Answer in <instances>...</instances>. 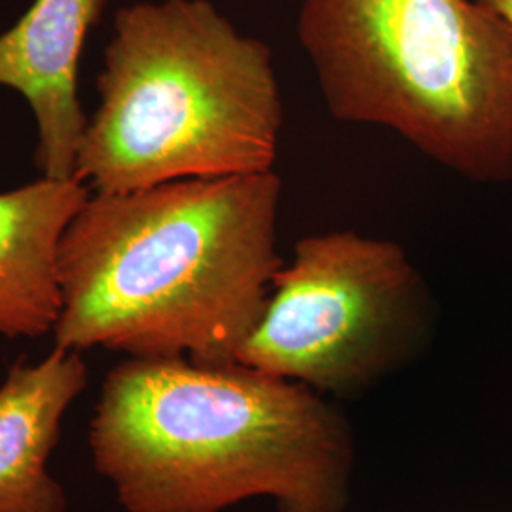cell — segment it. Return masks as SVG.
I'll use <instances>...</instances> for the list:
<instances>
[{"label":"cell","mask_w":512,"mask_h":512,"mask_svg":"<svg viewBox=\"0 0 512 512\" xmlns=\"http://www.w3.org/2000/svg\"><path fill=\"white\" fill-rule=\"evenodd\" d=\"M336 120L391 129L475 183L512 181V27L480 0H304Z\"/></svg>","instance_id":"4"},{"label":"cell","mask_w":512,"mask_h":512,"mask_svg":"<svg viewBox=\"0 0 512 512\" xmlns=\"http://www.w3.org/2000/svg\"><path fill=\"white\" fill-rule=\"evenodd\" d=\"M105 6L107 0H35L0 35V86L23 95L35 114L42 177L76 179L90 120L78 99V65Z\"/></svg>","instance_id":"6"},{"label":"cell","mask_w":512,"mask_h":512,"mask_svg":"<svg viewBox=\"0 0 512 512\" xmlns=\"http://www.w3.org/2000/svg\"><path fill=\"white\" fill-rule=\"evenodd\" d=\"M480 2L494 8L495 12H499L503 18L507 19L512 27V0H480Z\"/></svg>","instance_id":"9"},{"label":"cell","mask_w":512,"mask_h":512,"mask_svg":"<svg viewBox=\"0 0 512 512\" xmlns=\"http://www.w3.org/2000/svg\"><path fill=\"white\" fill-rule=\"evenodd\" d=\"M86 384L82 351L61 346L8 370L0 384V512H67V495L48 463Z\"/></svg>","instance_id":"7"},{"label":"cell","mask_w":512,"mask_h":512,"mask_svg":"<svg viewBox=\"0 0 512 512\" xmlns=\"http://www.w3.org/2000/svg\"><path fill=\"white\" fill-rule=\"evenodd\" d=\"M97 473L128 512H344L355 437L325 395L241 363L133 359L107 374L90 425Z\"/></svg>","instance_id":"2"},{"label":"cell","mask_w":512,"mask_h":512,"mask_svg":"<svg viewBox=\"0 0 512 512\" xmlns=\"http://www.w3.org/2000/svg\"><path fill=\"white\" fill-rule=\"evenodd\" d=\"M427 330V285L399 243L325 232L300 239L277 270L236 361L355 397L406 365Z\"/></svg>","instance_id":"5"},{"label":"cell","mask_w":512,"mask_h":512,"mask_svg":"<svg viewBox=\"0 0 512 512\" xmlns=\"http://www.w3.org/2000/svg\"><path fill=\"white\" fill-rule=\"evenodd\" d=\"M74 177L92 192L274 171L283 101L270 48L209 0L118 10Z\"/></svg>","instance_id":"3"},{"label":"cell","mask_w":512,"mask_h":512,"mask_svg":"<svg viewBox=\"0 0 512 512\" xmlns=\"http://www.w3.org/2000/svg\"><path fill=\"white\" fill-rule=\"evenodd\" d=\"M275 171L92 192L57 253L55 346L238 363L274 275Z\"/></svg>","instance_id":"1"},{"label":"cell","mask_w":512,"mask_h":512,"mask_svg":"<svg viewBox=\"0 0 512 512\" xmlns=\"http://www.w3.org/2000/svg\"><path fill=\"white\" fill-rule=\"evenodd\" d=\"M92 190L78 179H48L0 192V334L54 332L61 310L57 253L65 228Z\"/></svg>","instance_id":"8"}]
</instances>
